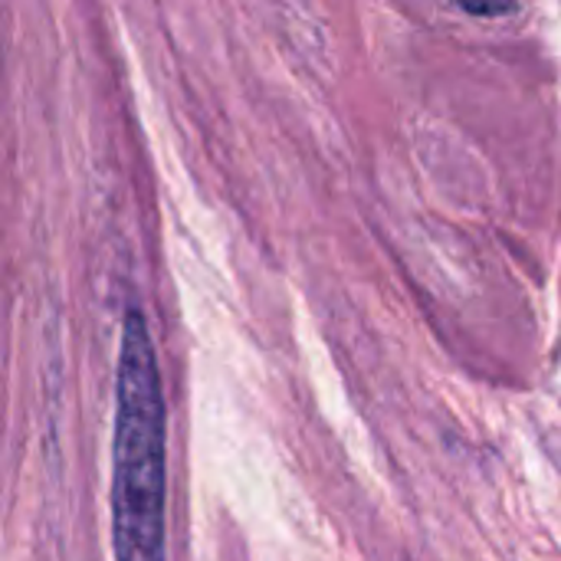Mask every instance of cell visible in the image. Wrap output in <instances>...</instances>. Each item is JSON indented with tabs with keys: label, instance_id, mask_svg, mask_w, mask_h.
I'll return each instance as SVG.
<instances>
[{
	"label": "cell",
	"instance_id": "cell-1",
	"mask_svg": "<svg viewBox=\"0 0 561 561\" xmlns=\"http://www.w3.org/2000/svg\"><path fill=\"white\" fill-rule=\"evenodd\" d=\"M168 411L148 322L128 309L115 375L112 552L115 561H168Z\"/></svg>",
	"mask_w": 561,
	"mask_h": 561
},
{
	"label": "cell",
	"instance_id": "cell-2",
	"mask_svg": "<svg viewBox=\"0 0 561 561\" xmlns=\"http://www.w3.org/2000/svg\"><path fill=\"white\" fill-rule=\"evenodd\" d=\"M470 13H477V16H500V13H513V7L510 3H463Z\"/></svg>",
	"mask_w": 561,
	"mask_h": 561
}]
</instances>
